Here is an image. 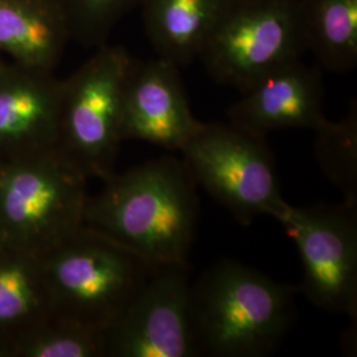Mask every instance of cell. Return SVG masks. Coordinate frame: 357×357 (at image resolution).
<instances>
[{
  "label": "cell",
  "instance_id": "7a4b0ae2",
  "mask_svg": "<svg viewBox=\"0 0 357 357\" xmlns=\"http://www.w3.org/2000/svg\"><path fill=\"white\" fill-rule=\"evenodd\" d=\"M191 314L199 354L268 356L295 321V290L241 262L221 259L191 283Z\"/></svg>",
  "mask_w": 357,
  "mask_h": 357
},
{
  "label": "cell",
  "instance_id": "4fadbf2b",
  "mask_svg": "<svg viewBox=\"0 0 357 357\" xmlns=\"http://www.w3.org/2000/svg\"><path fill=\"white\" fill-rule=\"evenodd\" d=\"M72 40L60 0H0V54L54 72Z\"/></svg>",
  "mask_w": 357,
  "mask_h": 357
},
{
  "label": "cell",
  "instance_id": "9a60e30c",
  "mask_svg": "<svg viewBox=\"0 0 357 357\" xmlns=\"http://www.w3.org/2000/svg\"><path fill=\"white\" fill-rule=\"evenodd\" d=\"M52 315L41 258L0 248V357Z\"/></svg>",
  "mask_w": 357,
  "mask_h": 357
},
{
  "label": "cell",
  "instance_id": "30bf717a",
  "mask_svg": "<svg viewBox=\"0 0 357 357\" xmlns=\"http://www.w3.org/2000/svg\"><path fill=\"white\" fill-rule=\"evenodd\" d=\"M202 123L192 114L180 68L159 57L132 61L123 94L122 141L180 151Z\"/></svg>",
  "mask_w": 357,
  "mask_h": 357
},
{
  "label": "cell",
  "instance_id": "ba28073f",
  "mask_svg": "<svg viewBox=\"0 0 357 357\" xmlns=\"http://www.w3.org/2000/svg\"><path fill=\"white\" fill-rule=\"evenodd\" d=\"M280 222L296 245L299 290L321 311L357 318V204L290 205Z\"/></svg>",
  "mask_w": 357,
  "mask_h": 357
},
{
  "label": "cell",
  "instance_id": "e0dca14e",
  "mask_svg": "<svg viewBox=\"0 0 357 357\" xmlns=\"http://www.w3.org/2000/svg\"><path fill=\"white\" fill-rule=\"evenodd\" d=\"M315 156L321 172L339 191L344 202L357 204V106L339 122L328 121L315 131Z\"/></svg>",
  "mask_w": 357,
  "mask_h": 357
},
{
  "label": "cell",
  "instance_id": "2e32d148",
  "mask_svg": "<svg viewBox=\"0 0 357 357\" xmlns=\"http://www.w3.org/2000/svg\"><path fill=\"white\" fill-rule=\"evenodd\" d=\"M307 52L320 66L347 73L357 65V0H298Z\"/></svg>",
  "mask_w": 357,
  "mask_h": 357
},
{
  "label": "cell",
  "instance_id": "ffe728a7",
  "mask_svg": "<svg viewBox=\"0 0 357 357\" xmlns=\"http://www.w3.org/2000/svg\"><path fill=\"white\" fill-rule=\"evenodd\" d=\"M6 60H7V59H6V57H3V56H1V54H0V66H1V65H3V63H4V61H6Z\"/></svg>",
  "mask_w": 357,
  "mask_h": 357
},
{
  "label": "cell",
  "instance_id": "5b68a950",
  "mask_svg": "<svg viewBox=\"0 0 357 357\" xmlns=\"http://www.w3.org/2000/svg\"><path fill=\"white\" fill-rule=\"evenodd\" d=\"M180 153L195 183L240 224L287 212L266 137L231 122L202 123Z\"/></svg>",
  "mask_w": 357,
  "mask_h": 357
},
{
  "label": "cell",
  "instance_id": "6da1fadb",
  "mask_svg": "<svg viewBox=\"0 0 357 357\" xmlns=\"http://www.w3.org/2000/svg\"><path fill=\"white\" fill-rule=\"evenodd\" d=\"M85 225L155 265L188 262L199 222L197 184L183 159L162 156L103 180Z\"/></svg>",
  "mask_w": 357,
  "mask_h": 357
},
{
  "label": "cell",
  "instance_id": "ac0fdd59",
  "mask_svg": "<svg viewBox=\"0 0 357 357\" xmlns=\"http://www.w3.org/2000/svg\"><path fill=\"white\" fill-rule=\"evenodd\" d=\"M102 356V331L52 315L20 337L8 357Z\"/></svg>",
  "mask_w": 357,
  "mask_h": 357
},
{
  "label": "cell",
  "instance_id": "9c48e42d",
  "mask_svg": "<svg viewBox=\"0 0 357 357\" xmlns=\"http://www.w3.org/2000/svg\"><path fill=\"white\" fill-rule=\"evenodd\" d=\"M199 355L191 314L188 262L158 265L141 293L103 331V356Z\"/></svg>",
  "mask_w": 357,
  "mask_h": 357
},
{
  "label": "cell",
  "instance_id": "8fae6325",
  "mask_svg": "<svg viewBox=\"0 0 357 357\" xmlns=\"http://www.w3.org/2000/svg\"><path fill=\"white\" fill-rule=\"evenodd\" d=\"M63 79L6 60L0 66V159L59 147Z\"/></svg>",
  "mask_w": 357,
  "mask_h": 357
},
{
  "label": "cell",
  "instance_id": "d6986e66",
  "mask_svg": "<svg viewBox=\"0 0 357 357\" xmlns=\"http://www.w3.org/2000/svg\"><path fill=\"white\" fill-rule=\"evenodd\" d=\"M72 40L88 48L107 43L114 26L142 0H60Z\"/></svg>",
  "mask_w": 357,
  "mask_h": 357
},
{
  "label": "cell",
  "instance_id": "5bb4252c",
  "mask_svg": "<svg viewBox=\"0 0 357 357\" xmlns=\"http://www.w3.org/2000/svg\"><path fill=\"white\" fill-rule=\"evenodd\" d=\"M227 0H142L146 35L156 57L183 68L199 57Z\"/></svg>",
  "mask_w": 357,
  "mask_h": 357
},
{
  "label": "cell",
  "instance_id": "277c9868",
  "mask_svg": "<svg viewBox=\"0 0 357 357\" xmlns=\"http://www.w3.org/2000/svg\"><path fill=\"white\" fill-rule=\"evenodd\" d=\"M88 176L59 147L0 159V248L48 253L85 222Z\"/></svg>",
  "mask_w": 357,
  "mask_h": 357
},
{
  "label": "cell",
  "instance_id": "52a82bcc",
  "mask_svg": "<svg viewBox=\"0 0 357 357\" xmlns=\"http://www.w3.org/2000/svg\"><path fill=\"white\" fill-rule=\"evenodd\" d=\"M134 59L123 47L97 48L63 79L59 149L88 178L114 174L122 143L123 94Z\"/></svg>",
  "mask_w": 357,
  "mask_h": 357
},
{
  "label": "cell",
  "instance_id": "7c38bea8",
  "mask_svg": "<svg viewBox=\"0 0 357 357\" xmlns=\"http://www.w3.org/2000/svg\"><path fill=\"white\" fill-rule=\"evenodd\" d=\"M228 109L229 122L255 134L284 128L317 131L330 119L324 115V84L318 68L294 60L259 78Z\"/></svg>",
  "mask_w": 357,
  "mask_h": 357
},
{
  "label": "cell",
  "instance_id": "3957f363",
  "mask_svg": "<svg viewBox=\"0 0 357 357\" xmlns=\"http://www.w3.org/2000/svg\"><path fill=\"white\" fill-rule=\"evenodd\" d=\"M40 258L52 314L102 332L128 310L158 266L85 224Z\"/></svg>",
  "mask_w": 357,
  "mask_h": 357
},
{
  "label": "cell",
  "instance_id": "8992f818",
  "mask_svg": "<svg viewBox=\"0 0 357 357\" xmlns=\"http://www.w3.org/2000/svg\"><path fill=\"white\" fill-rule=\"evenodd\" d=\"M306 52L298 0H227L197 59L217 84L243 93Z\"/></svg>",
  "mask_w": 357,
  "mask_h": 357
}]
</instances>
